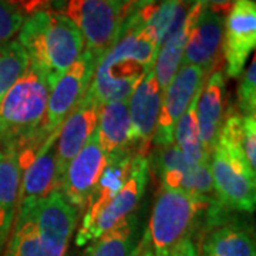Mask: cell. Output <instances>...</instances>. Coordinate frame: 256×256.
Returning a JSON list of instances; mask_svg holds the SVG:
<instances>
[{
  "mask_svg": "<svg viewBox=\"0 0 256 256\" xmlns=\"http://www.w3.org/2000/svg\"><path fill=\"white\" fill-rule=\"evenodd\" d=\"M140 256H200L198 255V249L195 246L192 239H185L182 242H180L178 245L171 248L170 250H166L164 254L156 255L152 252H150L148 249L142 246L141 248V254Z\"/></svg>",
  "mask_w": 256,
  "mask_h": 256,
  "instance_id": "30",
  "label": "cell"
},
{
  "mask_svg": "<svg viewBox=\"0 0 256 256\" xmlns=\"http://www.w3.org/2000/svg\"><path fill=\"white\" fill-rule=\"evenodd\" d=\"M255 47L256 3L254 0H236L224 20L225 73L232 78L239 77Z\"/></svg>",
  "mask_w": 256,
  "mask_h": 256,
  "instance_id": "11",
  "label": "cell"
},
{
  "mask_svg": "<svg viewBox=\"0 0 256 256\" xmlns=\"http://www.w3.org/2000/svg\"><path fill=\"white\" fill-rule=\"evenodd\" d=\"M235 2L236 0H206L205 8L225 18V13H228L230 8L235 4Z\"/></svg>",
  "mask_w": 256,
  "mask_h": 256,
  "instance_id": "31",
  "label": "cell"
},
{
  "mask_svg": "<svg viewBox=\"0 0 256 256\" xmlns=\"http://www.w3.org/2000/svg\"><path fill=\"white\" fill-rule=\"evenodd\" d=\"M101 57L102 56L84 48L82 54L54 82L48 94L46 116L42 126L43 137L47 138L58 130L67 116L88 92Z\"/></svg>",
  "mask_w": 256,
  "mask_h": 256,
  "instance_id": "9",
  "label": "cell"
},
{
  "mask_svg": "<svg viewBox=\"0 0 256 256\" xmlns=\"http://www.w3.org/2000/svg\"><path fill=\"white\" fill-rule=\"evenodd\" d=\"M94 136L107 156L134 146L127 101L101 104Z\"/></svg>",
  "mask_w": 256,
  "mask_h": 256,
  "instance_id": "22",
  "label": "cell"
},
{
  "mask_svg": "<svg viewBox=\"0 0 256 256\" xmlns=\"http://www.w3.org/2000/svg\"><path fill=\"white\" fill-rule=\"evenodd\" d=\"M156 54V43L130 13L116 43L97 64L88 90L100 104L127 101L137 82L154 68Z\"/></svg>",
  "mask_w": 256,
  "mask_h": 256,
  "instance_id": "2",
  "label": "cell"
},
{
  "mask_svg": "<svg viewBox=\"0 0 256 256\" xmlns=\"http://www.w3.org/2000/svg\"><path fill=\"white\" fill-rule=\"evenodd\" d=\"M224 20V16L206 8L202 9L186 40L182 64L196 66L206 76L214 73L222 54Z\"/></svg>",
  "mask_w": 256,
  "mask_h": 256,
  "instance_id": "17",
  "label": "cell"
},
{
  "mask_svg": "<svg viewBox=\"0 0 256 256\" xmlns=\"http://www.w3.org/2000/svg\"><path fill=\"white\" fill-rule=\"evenodd\" d=\"M50 86L34 66L28 64L0 102V146H42L46 137L42 126L47 110Z\"/></svg>",
  "mask_w": 256,
  "mask_h": 256,
  "instance_id": "4",
  "label": "cell"
},
{
  "mask_svg": "<svg viewBox=\"0 0 256 256\" xmlns=\"http://www.w3.org/2000/svg\"><path fill=\"white\" fill-rule=\"evenodd\" d=\"M218 138L224 140L245 156L248 165L256 172V117H245L230 111L225 116Z\"/></svg>",
  "mask_w": 256,
  "mask_h": 256,
  "instance_id": "25",
  "label": "cell"
},
{
  "mask_svg": "<svg viewBox=\"0 0 256 256\" xmlns=\"http://www.w3.org/2000/svg\"><path fill=\"white\" fill-rule=\"evenodd\" d=\"M18 34L28 62L44 76L50 90L86 48L78 28L53 9L28 16Z\"/></svg>",
  "mask_w": 256,
  "mask_h": 256,
  "instance_id": "3",
  "label": "cell"
},
{
  "mask_svg": "<svg viewBox=\"0 0 256 256\" xmlns=\"http://www.w3.org/2000/svg\"><path fill=\"white\" fill-rule=\"evenodd\" d=\"M150 178V160L146 154L136 152L128 175L118 192L94 212H84L80 226L76 229L77 246H86L116 228L137 210L146 190Z\"/></svg>",
  "mask_w": 256,
  "mask_h": 256,
  "instance_id": "6",
  "label": "cell"
},
{
  "mask_svg": "<svg viewBox=\"0 0 256 256\" xmlns=\"http://www.w3.org/2000/svg\"><path fill=\"white\" fill-rule=\"evenodd\" d=\"M200 256H256L252 230L238 222L222 220L206 225Z\"/></svg>",
  "mask_w": 256,
  "mask_h": 256,
  "instance_id": "21",
  "label": "cell"
},
{
  "mask_svg": "<svg viewBox=\"0 0 256 256\" xmlns=\"http://www.w3.org/2000/svg\"><path fill=\"white\" fill-rule=\"evenodd\" d=\"M136 2H137V0H117V3L120 4V8L122 9V12H124L126 18H127L128 13L132 10L134 4H136Z\"/></svg>",
  "mask_w": 256,
  "mask_h": 256,
  "instance_id": "32",
  "label": "cell"
},
{
  "mask_svg": "<svg viewBox=\"0 0 256 256\" xmlns=\"http://www.w3.org/2000/svg\"><path fill=\"white\" fill-rule=\"evenodd\" d=\"M22 182L20 148L0 146V254L8 244L16 218Z\"/></svg>",
  "mask_w": 256,
  "mask_h": 256,
  "instance_id": "20",
  "label": "cell"
},
{
  "mask_svg": "<svg viewBox=\"0 0 256 256\" xmlns=\"http://www.w3.org/2000/svg\"><path fill=\"white\" fill-rule=\"evenodd\" d=\"M56 141L57 130L44 140L36 154L24 150L20 151L22 182L18 204L43 200L48 194L60 188Z\"/></svg>",
  "mask_w": 256,
  "mask_h": 256,
  "instance_id": "14",
  "label": "cell"
},
{
  "mask_svg": "<svg viewBox=\"0 0 256 256\" xmlns=\"http://www.w3.org/2000/svg\"><path fill=\"white\" fill-rule=\"evenodd\" d=\"M238 108L239 114L245 117H254L256 114V60L252 58L250 64L240 74L238 84Z\"/></svg>",
  "mask_w": 256,
  "mask_h": 256,
  "instance_id": "28",
  "label": "cell"
},
{
  "mask_svg": "<svg viewBox=\"0 0 256 256\" xmlns=\"http://www.w3.org/2000/svg\"><path fill=\"white\" fill-rule=\"evenodd\" d=\"M107 158L108 156L92 134L82 151L67 165L58 190L78 212L86 208L92 190L106 168Z\"/></svg>",
  "mask_w": 256,
  "mask_h": 256,
  "instance_id": "12",
  "label": "cell"
},
{
  "mask_svg": "<svg viewBox=\"0 0 256 256\" xmlns=\"http://www.w3.org/2000/svg\"><path fill=\"white\" fill-rule=\"evenodd\" d=\"M142 232L136 214L88 244L82 256H140Z\"/></svg>",
  "mask_w": 256,
  "mask_h": 256,
  "instance_id": "23",
  "label": "cell"
},
{
  "mask_svg": "<svg viewBox=\"0 0 256 256\" xmlns=\"http://www.w3.org/2000/svg\"><path fill=\"white\" fill-rule=\"evenodd\" d=\"M200 94L194 98L188 110L185 111L181 120L176 122L174 131V142L182 152L186 162L191 165L210 162V156L205 152L202 146L198 118H196V100Z\"/></svg>",
  "mask_w": 256,
  "mask_h": 256,
  "instance_id": "26",
  "label": "cell"
},
{
  "mask_svg": "<svg viewBox=\"0 0 256 256\" xmlns=\"http://www.w3.org/2000/svg\"><path fill=\"white\" fill-rule=\"evenodd\" d=\"M215 201V196H198L161 186L142 235V246L160 255L185 239H192Z\"/></svg>",
  "mask_w": 256,
  "mask_h": 256,
  "instance_id": "5",
  "label": "cell"
},
{
  "mask_svg": "<svg viewBox=\"0 0 256 256\" xmlns=\"http://www.w3.org/2000/svg\"><path fill=\"white\" fill-rule=\"evenodd\" d=\"M101 104L88 90L57 130L56 152L58 181L67 165L82 150L96 131Z\"/></svg>",
  "mask_w": 256,
  "mask_h": 256,
  "instance_id": "15",
  "label": "cell"
},
{
  "mask_svg": "<svg viewBox=\"0 0 256 256\" xmlns=\"http://www.w3.org/2000/svg\"><path fill=\"white\" fill-rule=\"evenodd\" d=\"M204 8L205 6L202 4H194L191 8H186L184 4L170 34L165 37L162 44L158 48V54H156V64L152 70L156 73V82L162 92L174 78L178 68L182 64L186 40Z\"/></svg>",
  "mask_w": 256,
  "mask_h": 256,
  "instance_id": "18",
  "label": "cell"
},
{
  "mask_svg": "<svg viewBox=\"0 0 256 256\" xmlns=\"http://www.w3.org/2000/svg\"><path fill=\"white\" fill-rule=\"evenodd\" d=\"M206 74L196 66L182 64L171 82L162 92L161 112L156 124L154 142L156 146H165L174 142V131L176 122L191 106L194 98L202 92Z\"/></svg>",
  "mask_w": 256,
  "mask_h": 256,
  "instance_id": "10",
  "label": "cell"
},
{
  "mask_svg": "<svg viewBox=\"0 0 256 256\" xmlns=\"http://www.w3.org/2000/svg\"><path fill=\"white\" fill-rule=\"evenodd\" d=\"M152 2H156V0H137V2H136V4H134V8H132V10L141 9V8H144V6L150 4V3H152ZM132 10H131V12H132Z\"/></svg>",
  "mask_w": 256,
  "mask_h": 256,
  "instance_id": "34",
  "label": "cell"
},
{
  "mask_svg": "<svg viewBox=\"0 0 256 256\" xmlns=\"http://www.w3.org/2000/svg\"><path fill=\"white\" fill-rule=\"evenodd\" d=\"M24 16L10 0H0V44L6 43L18 34Z\"/></svg>",
  "mask_w": 256,
  "mask_h": 256,
  "instance_id": "29",
  "label": "cell"
},
{
  "mask_svg": "<svg viewBox=\"0 0 256 256\" xmlns=\"http://www.w3.org/2000/svg\"><path fill=\"white\" fill-rule=\"evenodd\" d=\"M161 102L162 90L156 82L154 70H151L137 82L127 100L132 144L140 148L138 152L141 154H144V148L154 140L161 112Z\"/></svg>",
  "mask_w": 256,
  "mask_h": 256,
  "instance_id": "16",
  "label": "cell"
},
{
  "mask_svg": "<svg viewBox=\"0 0 256 256\" xmlns=\"http://www.w3.org/2000/svg\"><path fill=\"white\" fill-rule=\"evenodd\" d=\"M28 57L18 38L0 44V102L28 68Z\"/></svg>",
  "mask_w": 256,
  "mask_h": 256,
  "instance_id": "27",
  "label": "cell"
},
{
  "mask_svg": "<svg viewBox=\"0 0 256 256\" xmlns=\"http://www.w3.org/2000/svg\"><path fill=\"white\" fill-rule=\"evenodd\" d=\"M78 214L60 190L18 204L4 256H66Z\"/></svg>",
  "mask_w": 256,
  "mask_h": 256,
  "instance_id": "1",
  "label": "cell"
},
{
  "mask_svg": "<svg viewBox=\"0 0 256 256\" xmlns=\"http://www.w3.org/2000/svg\"><path fill=\"white\" fill-rule=\"evenodd\" d=\"M182 3L186 8H191L194 4H202V6H205L206 4V0H182Z\"/></svg>",
  "mask_w": 256,
  "mask_h": 256,
  "instance_id": "33",
  "label": "cell"
},
{
  "mask_svg": "<svg viewBox=\"0 0 256 256\" xmlns=\"http://www.w3.org/2000/svg\"><path fill=\"white\" fill-rule=\"evenodd\" d=\"M214 196L226 210L252 214L256 205V172L245 156L218 138L210 156Z\"/></svg>",
  "mask_w": 256,
  "mask_h": 256,
  "instance_id": "7",
  "label": "cell"
},
{
  "mask_svg": "<svg viewBox=\"0 0 256 256\" xmlns=\"http://www.w3.org/2000/svg\"><path fill=\"white\" fill-rule=\"evenodd\" d=\"M50 9L68 18L82 33L86 48L100 56L116 43L126 20L117 0H52Z\"/></svg>",
  "mask_w": 256,
  "mask_h": 256,
  "instance_id": "8",
  "label": "cell"
},
{
  "mask_svg": "<svg viewBox=\"0 0 256 256\" xmlns=\"http://www.w3.org/2000/svg\"><path fill=\"white\" fill-rule=\"evenodd\" d=\"M156 166L162 188L180 190L198 196H214L210 162L188 164L175 142L156 146Z\"/></svg>",
  "mask_w": 256,
  "mask_h": 256,
  "instance_id": "13",
  "label": "cell"
},
{
  "mask_svg": "<svg viewBox=\"0 0 256 256\" xmlns=\"http://www.w3.org/2000/svg\"><path fill=\"white\" fill-rule=\"evenodd\" d=\"M182 8V0H156L144 8L132 10L130 13L137 18L144 32L160 48L165 37L170 34Z\"/></svg>",
  "mask_w": 256,
  "mask_h": 256,
  "instance_id": "24",
  "label": "cell"
},
{
  "mask_svg": "<svg viewBox=\"0 0 256 256\" xmlns=\"http://www.w3.org/2000/svg\"><path fill=\"white\" fill-rule=\"evenodd\" d=\"M226 106V84L225 74L216 70L206 78L205 86L196 100V118L200 137L205 152H210L218 141L220 128L225 120Z\"/></svg>",
  "mask_w": 256,
  "mask_h": 256,
  "instance_id": "19",
  "label": "cell"
}]
</instances>
